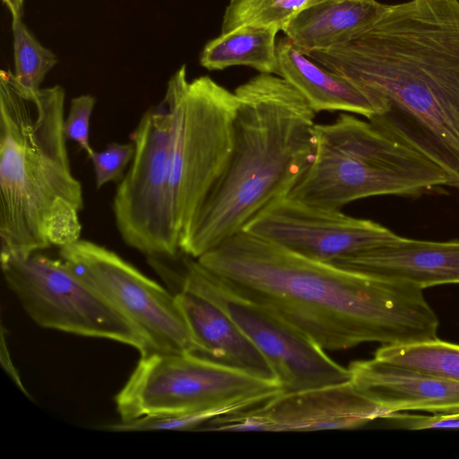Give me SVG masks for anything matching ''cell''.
Masks as SVG:
<instances>
[{"instance_id": "6da1fadb", "label": "cell", "mask_w": 459, "mask_h": 459, "mask_svg": "<svg viewBox=\"0 0 459 459\" xmlns=\"http://www.w3.org/2000/svg\"><path fill=\"white\" fill-rule=\"evenodd\" d=\"M197 260L229 290L267 308L325 351L437 338V316L423 290L407 281L309 259L247 230Z\"/></svg>"}, {"instance_id": "7a4b0ae2", "label": "cell", "mask_w": 459, "mask_h": 459, "mask_svg": "<svg viewBox=\"0 0 459 459\" xmlns=\"http://www.w3.org/2000/svg\"><path fill=\"white\" fill-rule=\"evenodd\" d=\"M371 92L369 120L459 192V0H408L352 39L306 55Z\"/></svg>"}, {"instance_id": "3957f363", "label": "cell", "mask_w": 459, "mask_h": 459, "mask_svg": "<svg viewBox=\"0 0 459 459\" xmlns=\"http://www.w3.org/2000/svg\"><path fill=\"white\" fill-rule=\"evenodd\" d=\"M65 91L0 72L1 263L81 238L84 206L64 132Z\"/></svg>"}, {"instance_id": "277c9868", "label": "cell", "mask_w": 459, "mask_h": 459, "mask_svg": "<svg viewBox=\"0 0 459 459\" xmlns=\"http://www.w3.org/2000/svg\"><path fill=\"white\" fill-rule=\"evenodd\" d=\"M234 92L230 160L179 242L180 252L196 259L289 196L315 156L316 112L289 82L260 73Z\"/></svg>"}, {"instance_id": "5b68a950", "label": "cell", "mask_w": 459, "mask_h": 459, "mask_svg": "<svg viewBox=\"0 0 459 459\" xmlns=\"http://www.w3.org/2000/svg\"><path fill=\"white\" fill-rule=\"evenodd\" d=\"M315 138L314 159L289 195L302 204L341 210L359 199L419 196L448 185L432 161L350 113L316 124Z\"/></svg>"}, {"instance_id": "8992f818", "label": "cell", "mask_w": 459, "mask_h": 459, "mask_svg": "<svg viewBox=\"0 0 459 459\" xmlns=\"http://www.w3.org/2000/svg\"><path fill=\"white\" fill-rule=\"evenodd\" d=\"M165 96L173 112L169 195L180 242L230 160L238 99L210 76L188 82L185 65L169 79Z\"/></svg>"}, {"instance_id": "52a82bcc", "label": "cell", "mask_w": 459, "mask_h": 459, "mask_svg": "<svg viewBox=\"0 0 459 459\" xmlns=\"http://www.w3.org/2000/svg\"><path fill=\"white\" fill-rule=\"evenodd\" d=\"M281 392L263 379L194 352L154 351L141 359L115 398L121 420L227 407L236 412Z\"/></svg>"}, {"instance_id": "ba28073f", "label": "cell", "mask_w": 459, "mask_h": 459, "mask_svg": "<svg viewBox=\"0 0 459 459\" xmlns=\"http://www.w3.org/2000/svg\"><path fill=\"white\" fill-rule=\"evenodd\" d=\"M181 265L178 270L169 261L160 269L172 292H193L223 310L265 358L281 393L351 380L348 368L280 316L229 290L196 258L184 255Z\"/></svg>"}, {"instance_id": "9c48e42d", "label": "cell", "mask_w": 459, "mask_h": 459, "mask_svg": "<svg viewBox=\"0 0 459 459\" xmlns=\"http://www.w3.org/2000/svg\"><path fill=\"white\" fill-rule=\"evenodd\" d=\"M172 127V107L164 96L142 115L129 135L134 154L113 199L121 238L147 257H175L181 253L169 195Z\"/></svg>"}, {"instance_id": "30bf717a", "label": "cell", "mask_w": 459, "mask_h": 459, "mask_svg": "<svg viewBox=\"0 0 459 459\" xmlns=\"http://www.w3.org/2000/svg\"><path fill=\"white\" fill-rule=\"evenodd\" d=\"M1 267L8 287L41 327L116 341L141 355L152 352L142 332L62 259L38 252Z\"/></svg>"}, {"instance_id": "8fae6325", "label": "cell", "mask_w": 459, "mask_h": 459, "mask_svg": "<svg viewBox=\"0 0 459 459\" xmlns=\"http://www.w3.org/2000/svg\"><path fill=\"white\" fill-rule=\"evenodd\" d=\"M60 258L144 335L152 352L197 349L172 291L142 273L114 251L79 238L59 247Z\"/></svg>"}, {"instance_id": "7c38bea8", "label": "cell", "mask_w": 459, "mask_h": 459, "mask_svg": "<svg viewBox=\"0 0 459 459\" xmlns=\"http://www.w3.org/2000/svg\"><path fill=\"white\" fill-rule=\"evenodd\" d=\"M243 230L343 270L360 255L400 237L373 221L307 205L289 196L264 208Z\"/></svg>"}, {"instance_id": "4fadbf2b", "label": "cell", "mask_w": 459, "mask_h": 459, "mask_svg": "<svg viewBox=\"0 0 459 459\" xmlns=\"http://www.w3.org/2000/svg\"><path fill=\"white\" fill-rule=\"evenodd\" d=\"M390 412L350 380L292 393L217 417L207 429L229 431H311L349 429L384 419Z\"/></svg>"}, {"instance_id": "5bb4252c", "label": "cell", "mask_w": 459, "mask_h": 459, "mask_svg": "<svg viewBox=\"0 0 459 459\" xmlns=\"http://www.w3.org/2000/svg\"><path fill=\"white\" fill-rule=\"evenodd\" d=\"M351 381L390 413L420 411L459 412V384L380 360L352 361Z\"/></svg>"}, {"instance_id": "9a60e30c", "label": "cell", "mask_w": 459, "mask_h": 459, "mask_svg": "<svg viewBox=\"0 0 459 459\" xmlns=\"http://www.w3.org/2000/svg\"><path fill=\"white\" fill-rule=\"evenodd\" d=\"M345 270L407 281L422 290L459 283V238L430 241L400 236L356 258Z\"/></svg>"}, {"instance_id": "2e32d148", "label": "cell", "mask_w": 459, "mask_h": 459, "mask_svg": "<svg viewBox=\"0 0 459 459\" xmlns=\"http://www.w3.org/2000/svg\"><path fill=\"white\" fill-rule=\"evenodd\" d=\"M174 294L197 354L255 377L277 381L263 354L223 310L187 290Z\"/></svg>"}, {"instance_id": "e0dca14e", "label": "cell", "mask_w": 459, "mask_h": 459, "mask_svg": "<svg viewBox=\"0 0 459 459\" xmlns=\"http://www.w3.org/2000/svg\"><path fill=\"white\" fill-rule=\"evenodd\" d=\"M277 75L295 87L316 113L342 111L370 119L381 112V105L371 92L317 66L286 37L277 43Z\"/></svg>"}, {"instance_id": "ac0fdd59", "label": "cell", "mask_w": 459, "mask_h": 459, "mask_svg": "<svg viewBox=\"0 0 459 459\" xmlns=\"http://www.w3.org/2000/svg\"><path fill=\"white\" fill-rule=\"evenodd\" d=\"M388 7L377 0H319L297 13L281 30L306 56L352 39Z\"/></svg>"}, {"instance_id": "d6986e66", "label": "cell", "mask_w": 459, "mask_h": 459, "mask_svg": "<svg viewBox=\"0 0 459 459\" xmlns=\"http://www.w3.org/2000/svg\"><path fill=\"white\" fill-rule=\"evenodd\" d=\"M276 25L238 27L221 33L204 46L200 64L208 70H223L230 66H250L262 74L278 72Z\"/></svg>"}, {"instance_id": "ffe728a7", "label": "cell", "mask_w": 459, "mask_h": 459, "mask_svg": "<svg viewBox=\"0 0 459 459\" xmlns=\"http://www.w3.org/2000/svg\"><path fill=\"white\" fill-rule=\"evenodd\" d=\"M374 357L459 384V344L437 339L382 345Z\"/></svg>"}, {"instance_id": "44dd1931", "label": "cell", "mask_w": 459, "mask_h": 459, "mask_svg": "<svg viewBox=\"0 0 459 459\" xmlns=\"http://www.w3.org/2000/svg\"><path fill=\"white\" fill-rule=\"evenodd\" d=\"M317 1L230 0L224 12L221 33L245 25H276L281 30L292 17Z\"/></svg>"}, {"instance_id": "7402d4cb", "label": "cell", "mask_w": 459, "mask_h": 459, "mask_svg": "<svg viewBox=\"0 0 459 459\" xmlns=\"http://www.w3.org/2000/svg\"><path fill=\"white\" fill-rule=\"evenodd\" d=\"M14 76L24 87L40 88L46 75L58 62L56 55L43 47L22 22L13 19Z\"/></svg>"}, {"instance_id": "603a6c76", "label": "cell", "mask_w": 459, "mask_h": 459, "mask_svg": "<svg viewBox=\"0 0 459 459\" xmlns=\"http://www.w3.org/2000/svg\"><path fill=\"white\" fill-rule=\"evenodd\" d=\"M236 412L227 407L180 413L146 415L129 420H120L106 426L111 431H143V430H191L200 428L212 420L229 413Z\"/></svg>"}, {"instance_id": "cb8c5ba5", "label": "cell", "mask_w": 459, "mask_h": 459, "mask_svg": "<svg viewBox=\"0 0 459 459\" xmlns=\"http://www.w3.org/2000/svg\"><path fill=\"white\" fill-rule=\"evenodd\" d=\"M134 154L133 142L126 143L112 142L101 151L94 150L89 158L93 166L97 188H101L110 182L120 181Z\"/></svg>"}, {"instance_id": "d4e9b609", "label": "cell", "mask_w": 459, "mask_h": 459, "mask_svg": "<svg viewBox=\"0 0 459 459\" xmlns=\"http://www.w3.org/2000/svg\"><path fill=\"white\" fill-rule=\"evenodd\" d=\"M95 102V98L89 94L74 98L64 122L66 139L75 142L88 157L94 152L90 143V123Z\"/></svg>"}, {"instance_id": "484cf974", "label": "cell", "mask_w": 459, "mask_h": 459, "mask_svg": "<svg viewBox=\"0 0 459 459\" xmlns=\"http://www.w3.org/2000/svg\"><path fill=\"white\" fill-rule=\"evenodd\" d=\"M383 420H389L395 428L409 430L459 429V412L431 413V415L391 412Z\"/></svg>"}, {"instance_id": "4316f807", "label": "cell", "mask_w": 459, "mask_h": 459, "mask_svg": "<svg viewBox=\"0 0 459 459\" xmlns=\"http://www.w3.org/2000/svg\"><path fill=\"white\" fill-rule=\"evenodd\" d=\"M5 330L4 327H2V333H1V364L6 373L10 376V377L14 381V383L21 388L23 392H25V389L23 388V385L22 383V380L20 378V376L18 374V371L16 370L15 367L13 364L12 358L9 353L8 346L6 343V339L4 337Z\"/></svg>"}, {"instance_id": "83f0119b", "label": "cell", "mask_w": 459, "mask_h": 459, "mask_svg": "<svg viewBox=\"0 0 459 459\" xmlns=\"http://www.w3.org/2000/svg\"><path fill=\"white\" fill-rule=\"evenodd\" d=\"M12 14V19L22 18L24 0H2Z\"/></svg>"}]
</instances>
